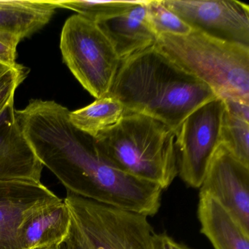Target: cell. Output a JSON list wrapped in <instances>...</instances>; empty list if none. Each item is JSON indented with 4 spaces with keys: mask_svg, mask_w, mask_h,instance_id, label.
I'll return each instance as SVG.
<instances>
[{
    "mask_svg": "<svg viewBox=\"0 0 249 249\" xmlns=\"http://www.w3.org/2000/svg\"><path fill=\"white\" fill-rule=\"evenodd\" d=\"M68 107L53 100H32L16 110L24 136L44 167L67 191L119 209L154 216L162 189L115 165L95 139L69 120Z\"/></svg>",
    "mask_w": 249,
    "mask_h": 249,
    "instance_id": "cell-1",
    "label": "cell"
},
{
    "mask_svg": "<svg viewBox=\"0 0 249 249\" xmlns=\"http://www.w3.org/2000/svg\"><path fill=\"white\" fill-rule=\"evenodd\" d=\"M109 94L126 112L157 119L176 134L192 112L218 97L157 44L122 59Z\"/></svg>",
    "mask_w": 249,
    "mask_h": 249,
    "instance_id": "cell-2",
    "label": "cell"
},
{
    "mask_svg": "<svg viewBox=\"0 0 249 249\" xmlns=\"http://www.w3.org/2000/svg\"><path fill=\"white\" fill-rule=\"evenodd\" d=\"M176 138V133L162 122L126 112L117 125L94 139L119 169L164 190L178 176Z\"/></svg>",
    "mask_w": 249,
    "mask_h": 249,
    "instance_id": "cell-3",
    "label": "cell"
},
{
    "mask_svg": "<svg viewBox=\"0 0 249 249\" xmlns=\"http://www.w3.org/2000/svg\"><path fill=\"white\" fill-rule=\"evenodd\" d=\"M157 45L217 97L249 104V47L193 30L184 36L159 35Z\"/></svg>",
    "mask_w": 249,
    "mask_h": 249,
    "instance_id": "cell-4",
    "label": "cell"
},
{
    "mask_svg": "<svg viewBox=\"0 0 249 249\" xmlns=\"http://www.w3.org/2000/svg\"><path fill=\"white\" fill-rule=\"evenodd\" d=\"M71 213L60 249H151L154 229L148 217L78 196L67 191Z\"/></svg>",
    "mask_w": 249,
    "mask_h": 249,
    "instance_id": "cell-5",
    "label": "cell"
},
{
    "mask_svg": "<svg viewBox=\"0 0 249 249\" xmlns=\"http://www.w3.org/2000/svg\"><path fill=\"white\" fill-rule=\"evenodd\" d=\"M60 50L64 62L91 95L99 99L110 94L122 59L97 23L71 16L62 28Z\"/></svg>",
    "mask_w": 249,
    "mask_h": 249,
    "instance_id": "cell-6",
    "label": "cell"
},
{
    "mask_svg": "<svg viewBox=\"0 0 249 249\" xmlns=\"http://www.w3.org/2000/svg\"><path fill=\"white\" fill-rule=\"evenodd\" d=\"M224 100L216 97L192 112L176 132L178 176L199 188L215 151L222 144Z\"/></svg>",
    "mask_w": 249,
    "mask_h": 249,
    "instance_id": "cell-7",
    "label": "cell"
},
{
    "mask_svg": "<svg viewBox=\"0 0 249 249\" xmlns=\"http://www.w3.org/2000/svg\"><path fill=\"white\" fill-rule=\"evenodd\" d=\"M193 30L249 47V6L235 0H162Z\"/></svg>",
    "mask_w": 249,
    "mask_h": 249,
    "instance_id": "cell-8",
    "label": "cell"
},
{
    "mask_svg": "<svg viewBox=\"0 0 249 249\" xmlns=\"http://www.w3.org/2000/svg\"><path fill=\"white\" fill-rule=\"evenodd\" d=\"M199 195L218 201L249 232V167L220 145L213 157Z\"/></svg>",
    "mask_w": 249,
    "mask_h": 249,
    "instance_id": "cell-9",
    "label": "cell"
},
{
    "mask_svg": "<svg viewBox=\"0 0 249 249\" xmlns=\"http://www.w3.org/2000/svg\"><path fill=\"white\" fill-rule=\"evenodd\" d=\"M61 199L41 182L0 181V249H22L19 229L24 220Z\"/></svg>",
    "mask_w": 249,
    "mask_h": 249,
    "instance_id": "cell-10",
    "label": "cell"
},
{
    "mask_svg": "<svg viewBox=\"0 0 249 249\" xmlns=\"http://www.w3.org/2000/svg\"><path fill=\"white\" fill-rule=\"evenodd\" d=\"M43 168L21 130L13 102L0 113V181L40 183Z\"/></svg>",
    "mask_w": 249,
    "mask_h": 249,
    "instance_id": "cell-11",
    "label": "cell"
},
{
    "mask_svg": "<svg viewBox=\"0 0 249 249\" xmlns=\"http://www.w3.org/2000/svg\"><path fill=\"white\" fill-rule=\"evenodd\" d=\"M146 2L138 0L124 12L96 22L122 60L157 44L159 36L148 20Z\"/></svg>",
    "mask_w": 249,
    "mask_h": 249,
    "instance_id": "cell-12",
    "label": "cell"
},
{
    "mask_svg": "<svg viewBox=\"0 0 249 249\" xmlns=\"http://www.w3.org/2000/svg\"><path fill=\"white\" fill-rule=\"evenodd\" d=\"M71 213L64 199L39 208L27 216L19 229L22 249H49L68 235Z\"/></svg>",
    "mask_w": 249,
    "mask_h": 249,
    "instance_id": "cell-13",
    "label": "cell"
},
{
    "mask_svg": "<svg viewBox=\"0 0 249 249\" xmlns=\"http://www.w3.org/2000/svg\"><path fill=\"white\" fill-rule=\"evenodd\" d=\"M197 217L214 249H249V232L214 198L199 195Z\"/></svg>",
    "mask_w": 249,
    "mask_h": 249,
    "instance_id": "cell-14",
    "label": "cell"
},
{
    "mask_svg": "<svg viewBox=\"0 0 249 249\" xmlns=\"http://www.w3.org/2000/svg\"><path fill=\"white\" fill-rule=\"evenodd\" d=\"M56 9L53 0H0V33L21 40L49 24Z\"/></svg>",
    "mask_w": 249,
    "mask_h": 249,
    "instance_id": "cell-15",
    "label": "cell"
},
{
    "mask_svg": "<svg viewBox=\"0 0 249 249\" xmlns=\"http://www.w3.org/2000/svg\"><path fill=\"white\" fill-rule=\"evenodd\" d=\"M125 113L123 105L108 94L82 108L70 110L69 120L77 129L95 138L117 125Z\"/></svg>",
    "mask_w": 249,
    "mask_h": 249,
    "instance_id": "cell-16",
    "label": "cell"
},
{
    "mask_svg": "<svg viewBox=\"0 0 249 249\" xmlns=\"http://www.w3.org/2000/svg\"><path fill=\"white\" fill-rule=\"evenodd\" d=\"M135 1H89V0H57L54 1L57 8L75 11L94 22H99L113 16L124 12L138 2Z\"/></svg>",
    "mask_w": 249,
    "mask_h": 249,
    "instance_id": "cell-17",
    "label": "cell"
},
{
    "mask_svg": "<svg viewBox=\"0 0 249 249\" xmlns=\"http://www.w3.org/2000/svg\"><path fill=\"white\" fill-rule=\"evenodd\" d=\"M221 145L240 162L249 167V122L231 114L227 108Z\"/></svg>",
    "mask_w": 249,
    "mask_h": 249,
    "instance_id": "cell-18",
    "label": "cell"
},
{
    "mask_svg": "<svg viewBox=\"0 0 249 249\" xmlns=\"http://www.w3.org/2000/svg\"><path fill=\"white\" fill-rule=\"evenodd\" d=\"M147 14L151 27L157 35L184 36L193 29L164 5L162 0H147Z\"/></svg>",
    "mask_w": 249,
    "mask_h": 249,
    "instance_id": "cell-19",
    "label": "cell"
},
{
    "mask_svg": "<svg viewBox=\"0 0 249 249\" xmlns=\"http://www.w3.org/2000/svg\"><path fill=\"white\" fill-rule=\"evenodd\" d=\"M28 72L29 70L19 64L10 66L0 62V113L14 102L16 91Z\"/></svg>",
    "mask_w": 249,
    "mask_h": 249,
    "instance_id": "cell-20",
    "label": "cell"
},
{
    "mask_svg": "<svg viewBox=\"0 0 249 249\" xmlns=\"http://www.w3.org/2000/svg\"><path fill=\"white\" fill-rule=\"evenodd\" d=\"M20 40L15 36L0 33V62L10 66L17 65V47Z\"/></svg>",
    "mask_w": 249,
    "mask_h": 249,
    "instance_id": "cell-21",
    "label": "cell"
},
{
    "mask_svg": "<svg viewBox=\"0 0 249 249\" xmlns=\"http://www.w3.org/2000/svg\"><path fill=\"white\" fill-rule=\"evenodd\" d=\"M151 249H194L187 245L176 241L166 232H154L151 240Z\"/></svg>",
    "mask_w": 249,
    "mask_h": 249,
    "instance_id": "cell-22",
    "label": "cell"
},
{
    "mask_svg": "<svg viewBox=\"0 0 249 249\" xmlns=\"http://www.w3.org/2000/svg\"><path fill=\"white\" fill-rule=\"evenodd\" d=\"M227 111L249 122V104L233 100H224Z\"/></svg>",
    "mask_w": 249,
    "mask_h": 249,
    "instance_id": "cell-23",
    "label": "cell"
},
{
    "mask_svg": "<svg viewBox=\"0 0 249 249\" xmlns=\"http://www.w3.org/2000/svg\"><path fill=\"white\" fill-rule=\"evenodd\" d=\"M49 249H59V245H57V246H53V247L50 248Z\"/></svg>",
    "mask_w": 249,
    "mask_h": 249,
    "instance_id": "cell-24",
    "label": "cell"
}]
</instances>
